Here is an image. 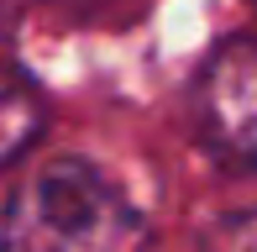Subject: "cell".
I'll return each instance as SVG.
<instances>
[{"instance_id":"7a4b0ae2","label":"cell","mask_w":257,"mask_h":252,"mask_svg":"<svg viewBox=\"0 0 257 252\" xmlns=\"http://www.w3.org/2000/svg\"><path fill=\"white\" fill-rule=\"evenodd\" d=\"M200 116L231 158L257 163V42L231 37L210 53L200 74Z\"/></svg>"},{"instance_id":"277c9868","label":"cell","mask_w":257,"mask_h":252,"mask_svg":"<svg viewBox=\"0 0 257 252\" xmlns=\"http://www.w3.org/2000/svg\"><path fill=\"white\" fill-rule=\"evenodd\" d=\"M205 252H257V210H241V215H226V221L210 231Z\"/></svg>"},{"instance_id":"3957f363","label":"cell","mask_w":257,"mask_h":252,"mask_svg":"<svg viewBox=\"0 0 257 252\" xmlns=\"http://www.w3.org/2000/svg\"><path fill=\"white\" fill-rule=\"evenodd\" d=\"M48 126V100L16 68H0V174L32 153V142Z\"/></svg>"},{"instance_id":"6da1fadb","label":"cell","mask_w":257,"mask_h":252,"mask_svg":"<svg viewBox=\"0 0 257 252\" xmlns=\"http://www.w3.org/2000/svg\"><path fill=\"white\" fill-rule=\"evenodd\" d=\"M0 252H147V221L84 158H48L0 210Z\"/></svg>"}]
</instances>
